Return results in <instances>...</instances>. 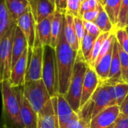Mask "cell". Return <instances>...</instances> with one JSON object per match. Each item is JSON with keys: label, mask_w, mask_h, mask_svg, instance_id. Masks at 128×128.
I'll return each mask as SVG.
<instances>
[{"label": "cell", "mask_w": 128, "mask_h": 128, "mask_svg": "<svg viewBox=\"0 0 128 128\" xmlns=\"http://www.w3.org/2000/svg\"><path fill=\"white\" fill-rule=\"evenodd\" d=\"M128 26V0H122L121 10L118 16V24L115 28L117 29L125 28Z\"/></svg>", "instance_id": "obj_29"}, {"label": "cell", "mask_w": 128, "mask_h": 128, "mask_svg": "<svg viewBox=\"0 0 128 128\" xmlns=\"http://www.w3.org/2000/svg\"><path fill=\"white\" fill-rule=\"evenodd\" d=\"M43 52L44 49L42 46H35L32 49L29 47V60L26 75V82L41 80Z\"/></svg>", "instance_id": "obj_7"}, {"label": "cell", "mask_w": 128, "mask_h": 128, "mask_svg": "<svg viewBox=\"0 0 128 128\" xmlns=\"http://www.w3.org/2000/svg\"><path fill=\"white\" fill-rule=\"evenodd\" d=\"M107 84H108V88H109V94H110L111 100H112V106L118 105L117 104V98H116V93H115V85H111V84H109V83H107Z\"/></svg>", "instance_id": "obj_41"}, {"label": "cell", "mask_w": 128, "mask_h": 128, "mask_svg": "<svg viewBox=\"0 0 128 128\" xmlns=\"http://www.w3.org/2000/svg\"><path fill=\"white\" fill-rule=\"evenodd\" d=\"M0 128H2V126L0 125Z\"/></svg>", "instance_id": "obj_48"}, {"label": "cell", "mask_w": 128, "mask_h": 128, "mask_svg": "<svg viewBox=\"0 0 128 128\" xmlns=\"http://www.w3.org/2000/svg\"><path fill=\"white\" fill-rule=\"evenodd\" d=\"M63 31L65 38L69 46L75 51L80 50V43L78 39L74 25V16L69 14H66L64 15Z\"/></svg>", "instance_id": "obj_19"}, {"label": "cell", "mask_w": 128, "mask_h": 128, "mask_svg": "<svg viewBox=\"0 0 128 128\" xmlns=\"http://www.w3.org/2000/svg\"><path fill=\"white\" fill-rule=\"evenodd\" d=\"M113 128H128V116L120 112V115L114 124Z\"/></svg>", "instance_id": "obj_39"}, {"label": "cell", "mask_w": 128, "mask_h": 128, "mask_svg": "<svg viewBox=\"0 0 128 128\" xmlns=\"http://www.w3.org/2000/svg\"><path fill=\"white\" fill-rule=\"evenodd\" d=\"M80 1H81V2H84V0H80Z\"/></svg>", "instance_id": "obj_46"}, {"label": "cell", "mask_w": 128, "mask_h": 128, "mask_svg": "<svg viewBox=\"0 0 128 128\" xmlns=\"http://www.w3.org/2000/svg\"><path fill=\"white\" fill-rule=\"evenodd\" d=\"M100 2H101V1H100ZM100 4L98 8H97L94 10H91L84 12L81 16L82 20H85V21H89V22H94L97 16H98L99 11H100Z\"/></svg>", "instance_id": "obj_38"}, {"label": "cell", "mask_w": 128, "mask_h": 128, "mask_svg": "<svg viewBox=\"0 0 128 128\" xmlns=\"http://www.w3.org/2000/svg\"><path fill=\"white\" fill-rule=\"evenodd\" d=\"M95 40H96V39L94 38H93L91 35H90L85 31L84 35V37L81 40V44H80V50H81L85 61L88 62V64L90 62L91 58L92 51H93Z\"/></svg>", "instance_id": "obj_27"}, {"label": "cell", "mask_w": 128, "mask_h": 128, "mask_svg": "<svg viewBox=\"0 0 128 128\" xmlns=\"http://www.w3.org/2000/svg\"><path fill=\"white\" fill-rule=\"evenodd\" d=\"M57 97L51 99L38 112V128H59L56 111Z\"/></svg>", "instance_id": "obj_8"}, {"label": "cell", "mask_w": 128, "mask_h": 128, "mask_svg": "<svg viewBox=\"0 0 128 128\" xmlns=\"http://www.w3.org/2000/svg\"><path fill=\"white\" fill-rule=\"evenodd\" d=\"M51 2H53L54 4V2H55V0H51Z\"/></svg>", "instance_id": "obj_45"}, {"label": "cell", "mask_w": 128, "mask_h": 128, "mask_svg": "<svg viewBox=\"0 0 128 128\" xmlns=\"http://www.w3.org/2000/svg\"><path fill=\"white\" fill-rule=\"evenodd\" d=\"M26 1H27V2H29V1H30V0H26Z\"/></svg>", "instance_id": "obj_47"}, {"label": "cell", "mask_w": 128, "mask_h": 128, "mask_svg": "<svg viewBox=\"0 0 128 128\" xmlns=\"http://www.w3.org/2000/svg\"><path fill=\"white\" fill-rule=\"evenodd\" d=\"M59 78V94L67 92L78 51L74 50L66 41L63 29L59 42L55 48Z\"/></svg>", "instance_id": "obj_2"}, {"label": "cell", "mask_w": 128, "mask_h": 128, "mask_svg": "<svg viewBox=\"0 0 128 128\" xmlns=\"http://www.w3.org/2000/svg\"><path fill=\"white\" fill-rule=\"evenodd\" d=\"M2 112L0 125L3 128H23L20 118V98L23 86L13 87L9 80L0 82Z\"/></svg>", "instance_id": "obj_1"}, {"label": "cell", "mask_w": 128, "mask_h": 128, "mask_svg": "<svg viewBox=\"0 0 128 128\" xmlns=\"http://www.w3.org/2000/svg\"><path fill=\"white\" fill-rule=\"evenodd\" d=\"M16 22L11 17L6 8L5 0H0V43L6 33Z\"/></svg>", "instance_id": "obj_24"}, {"label": "cell", "mask_w": 128, "mask_h": 128, "mask_svg": "<svg viewBox=\"0 0 128 128\" xmlns=\"http://www.w3.org/2000/svg\"><path fill=\"white\" fill-rule=\"evenodd\" d=\"M91 99L94 103L92 118L96 116L106 108L112 106V100L108 88V84L106 82H100Z\"/></svg>", "instance_id": "obj_11"}, {"label": "cell", "mask_w": 128, "mask_h": 128, "mask_svg": "<svg viewBox=\"0 0 128 128\" xmlns=\"http://www.w3.org/2000/svg\"><path fill=\"white\" fill-rule=\"evenodd\" d=\"M74 25H75V28L78 39L81 44V40L85 33V28L84 26V22H83L82 18L80 16H74Z\"/></svg>", "instance_id": "obj_37"}, {"label": "cell", "mask_w": 128, "mask_h": 128, "mask_svg": "<svg viewBox=\"0 0 128 128\" xmlns=\"http://www.w3.org/2000/svg\"><path fill=\"white\" fill-rule=\"evenodd\" d=\"M54 14L48 16L41 22L36 23V37L35 46L51 45V22Z\"/></svg>", "instance_id": "obj_17"}, {"label": "cell", "mask_w": 128, "mask_h": 128, "mask_svg": "<svg viewBox=\"0 0 128 128\" xmlns=\"http://www.w3.org/2000/svg\"><path fill=\"white\" fill-rule=\"evenodd\" d=\"M81 4V2L80 0H68L66 14H69L73 16H80L79 12Z\"/></svg>", "instance_id": "obj_34"}, {"label": "cell", "mask_w": 128, "mask_h": 128, "mask_svg": "<svg viewBox=\"0 0 128 128\" xmlns=\"http://www.w3.org/2000/svg\"><path fill=\"white\" fill-rule=\"evenodd\" d=\"M17 25L14 24L0 43V82L9 80L12 68V46Z\"/></svg>", "instance_id": "obj_6"}, {"label": "cell", "mask_w": 128, "mask_h": 128, "mask_svg": "<svg viewBox=\"0 0 128 128\" xmlns=\"http://www.w3.org/2000/svg\"><path fill=\"white\" fill-rule=\"evenodd\" d=\"M114 128V124H112V125H111L110 127H109V128Z\"/></svg>", "instance_id": "obj_43"}, {"label": "cell", "mask_w": 128, "mask_h": 128, "mask_svg": "<svg viewBox=\"0 0 128 128\" xmlns=\"http://www.w3.org/2000/svg\"><path fill=\"white\" fill-rule=\"evenodd\" d=\"M121 1L122 0H101L103 8L107 13L113 26H115V29L118 21Z\"/></svg>", "instance_id": "obj_25"}, {"label": "cell", "mask_w": 128, "mask_h": 128, "mask_svg": "<svg viewBox=\"0 0 128 128\" xmlns=\"http://www.w3.org/2000/svg\"><path fill=\"white\" fill-rule=\"evenodd\" d=\"M56 111L59 128H66L69 122L77 115L66 100L64 95L60 94L57 95L56 101Z\"/></svg>", "instance_id": "obj_15"}, {"label": "cell", "mask_w": 128, "mask_h": 128, "mask_svg": "<svg viewBox=\"0 0 128 128\" xmlns=\"http://www.w3.org/2000/svg\"><path fill=\"white\" fill-rule=\"evenodd\" d=\"M125 29H126V31H127V34H128V26L125 28Z\"/></svg>", "instance_id": "obj_44"}, {"label": "cell", "mask_w": 128, "mask_h": 128, "mask_svg": "<svg viewBox=\"0 0 128 128\" xmlns=\"http://www.w3.org/2000/svg\"><path fill=\"white\" fill-rule=\"evenodd\" d=\"M27 48L28 44L26 39L20 29L17 26L12 46V67L16 64Z\"/></svg>", "instance_id": "obj_20"}, {"label": "cell", "mask_w": 128, "mask_h": 128, "mask_svg": "<svg viewBox=\"0 0 128 128\" xmlns=\"http://www.w3.org/2000/svg\"><path fill=\"white\" fill-rule=\"evenodd\" d=\"M120 115L119 106H112L92 118L90 128H107L114 124Z\"/></svg>", "instance_id": "obj_12"}, {"label": "cell", "mask_w": 128, "mask_h": 128, "mask_svg": "<svg viewBox=\"0 0 128 128\" xmlns=\"http://www.w3.org/2000/svg\"><path fill=\"white\" fill-rule=\"evenodd\" d=\"M100 82L101 81L94 69L88 66L84 79L80 107L84 106L91 98L92 95L97 90Z\"/></svg>", "instance_id": "obj_13"}, {"label": "cell", "mask_w": 128, "mask_h": 128, "mask_svg": "<svg viewBox=\"0 0 128 128\" xmlns=\"http://www.w3.org/2000/svg\"><path fill=\"white\" fill-rule=\"evenodd\" d=\"M23 93L37 113L51 99L42 79L26 82L23 86Z\"/></svg>", "instance_id": "obj_5"}, {"label": "cell", "mask_w": 128, "mask_h": 128, "mask_svg": "<svg viewBox=\"0 0 128 128\" xmlns=\"http://www.w3.org/2000/svg\"><path fill=\"white\" fill-rule=\"evenodd\" d=\"M91 121L80 117L78 114L72 118L65 128H90Z\"/></svg>", "instance_id": "obj_32"}, {"label": "cell", "mask_w": 128, "mask_h": 128, "mask_svg": "<svg viewBox=\"0 0 128 128\" xmlns=\"http://www.w3.org/2000/svg\"><path fill=\"white\" fill-rule=\"evenodd\" d=\"M42 80L51 98L59 94V78L56 59V51L50 45L43 46Z\"/></svg>", "instance_id": "obj_4"}, {"label": "cell", "mask_w": 128, "mask_h": 128, "mask_svg": "<svg viewBox=\"0 0 128 128\" xmlns=\"http://www.w3.org/2000/svg\"><path fill=\"white\" fill-rule=\"evenodd\" d=\"M117 104L120 106L128 94V84L124 82H121L115 85Z\"/></svg>", "instance_id": "obj_31"}, {"label": "cell", "mask_w": 128, "mask_h": 128, "mask_svg": "<svg viewBox=\"0 0 128 128\" xmlns=\"http://www.w3.org/2000/svg\"><path fill=\"white\" fill-rule=\"evenodd\" d=\"M112 32H105V33H101V34L96 39L95 43H94V46L93 48V51H92V55H91V58L89 62V66L93 68L94 67L95 64V62L97 58V56L100 52V50L102 48V46L104 43V41L106 40V39L109 36V34Z\"/></svg>", "instance_id": "obj_28"}, {"label": "cell", "mask_w": 128, "mask_h": 128, "mask_svg": "<svg viewBox=\"0 0 128 128\" xmlns=\"http://www.w3.org/2000/svg\"><path fill=\"white\" fill-rule=\"evenodd\" d=\"M29 60V47L24 51L16 64L12 67L9 81L13 87L23 86L26 82V75Z\"/></svg>", "instance_id": "obj_10"}, {"label": "cell", "mask_w": 128, "mask_h": 128, "mask_svg": "<svg viewBox=\"0 0 128 128\" xmlns=\"http://www.w3.org/2000/svg\"><path fill=\"white\" fill-rule=\"evenodd\" d=\"M29 4L36 23L55 13V5L51 0H30Z\"/></svg>", "instance_id": "obj_14"}, {"label": "cell", "mask_w": 128, "mask_h": 128, "mask_svg": "<svg viewBox=\"0 0 128 128\" xmlns=\"http://www.w3.org/2000/svg\"><path fill=\"white\" fill-rule=\"evenodd\" d=\"M94 22L100 28L102 33L115 32V26H113L112 22H111L107 13L104 10L102 2H100V11H99L98 16H97L96 20H94Z\"/></svg>", "instance_id": "obj_26"}, {"label": "cell", "mask_w": 128, "mask_h": 128, "mask_svg": "<svg viewBox=\"0 0 128 128\" xmlns=\"http://www.w3.org/2000/svg\"><path fill=\"white\" fill-rule=\"evenodd\" d=\"M113 46L109 49L108 52L100 59V61L94 67V69L96 71L101 82H106L108 80L112 57Z\"/></svg>", "instance_id": "obj_22"}, {"label": "cell", "mask_w": 128, "mask_h": 128, "mask_svg": "<svg viewBox=\"0 0 128 128\" xmlns=\"http://www.w3.org/2000/svg\"><path fill=\"white\" fill-rule=\"evenodd\" d=\"M118 50L121 60V71L122 81L128 84V54L118 44Z\"/></svg>", "instance_id": "obj_30"}, {"label": "cell", "mask_w": 128, "mask_h": 128, "mask_svg": "<svg viewBox=\"0 0 128 128\" xmlns=\"http://www.w3.org/2000/svg\"><path fill=\"white\" fill-rule=\"evenodd\" d=\"M115 38L118 44L128 54V34L125 28L117 29L115 32Z\"/></svg>", "instance_id": "obj_33"}, {"label": "cell", "mask_w": 128, "mask_h": 128, "mask_svg": "<svg viewBox=\"0 0 128 128\" xmlns=\"http://www.w3.org/2000/svg\"><path fill=\"white\" fill-rule=\"evenodd\" d=\"M83 22H84L85 31L93 38L97 39L101 34L102 32L100 31V28L96 25L94 22H89V21L83 20Z\"/></svg>", "instance_id": "obj_35"}, {"label": "cell", "mask_w": 128, "mask_h": 128, "mask_svg": "<svg viewBox=\"0 0 128 128\" xmlns=\"http://www.w3.org/2000/svg\"><path fill=\"white\" fill-rule=\"evenodd\" d=\"M120 112L124 116H128V94L126 98L124 100V101L121 103V104L119 106Z\"/></svg>", "instance_id": "obj_42"}, {"label": "cell", "mask_w": 128, "mask_h": 128, "mask_svg": "<svg viewBox=\"0 0 128 128\" xmlns=\"http://www.w3.org/2000/svg\"><path fill=\"white\" fill-rule=\"evenodd\" d=\"M101 0H84L81 2L79 15L80 16L86 11L94 10L99 7Z\"/></svg>", "instance_id": "obj_36"}, {"label": "cell", "mask_w": 128, "mask_h": 128, "mask_svg": "<svg viewBox=\"0 0 128 128\" xmlns=\"http://www.w3.org/2000/svg\"><path fill=\"white\" fill-rule=\"evenodd\" d=\"M64 15L65 14L57 12L54 14V17L51 22V42L50 46L54 49L59 42L62 31L63 29Z\"/></svg>", "instance_id": "obj_23"}, {"label": "cell", "mask_w": 128, "mask_h": 128, "mask_svg": "<svg viewBox=\"0 0 128 128\" xmlns=\"http://www.w3.org/2000/svg\"><path fill=\"white\" fill-rule=\"evenodd\" d=\"M67 2L68 0H55V12L66 14L67 10Z\"/></svg>", "instance_id": "obj_40"}, {"label": "cell", "mask_w": 128, "mask_h": 128, "mask_svg": "<svg viewBox=\"0 0 128 128\" xmlns=\"http://www.w3.org/2000/svg\"><path fill=\"white\" fill-rule=\"evenodd\" d=\"M5 3L11 17L15 22L30 8L26 0H5Z\"/></svg>", "instance_id": "obj_21"}, {"label": "cell", "mask_w": 128, "mask_h": 128, "mask_svg": "<svg viewBox=\"0 0 128 128\" xmlns=\"http://www.w3.org/2000/svg\"><path fill=\"white\" fill-rule=\"evenodd\" d=\"M89 64L85 61L81 50H78L69 89L64 95L73 111L78 113L81 106V98L84 76Z\"/></svg>", "instance_id": "obj_3"}, {"label": "cell", "mask_w": 128, "mask_h": 128, "mask_svg": "<svg viewBox=\"0 0 128 128\" xmlns=\"http://www.w3.org/2000/svg\"><path fill=\"white\" fill-rule=\"evenodd\" d=\"M20 118L23 128H38V113L33 110L22 92L20 98Z\"/></svg>", "instance_id": "obj_16"}, {"label": "cell", "mask_w": 128, "mask_h": 128, "mask_svg": "<svg viewBox=\"0 0 128 128\" xmlns=\"http://www.w3.org/2000/svg\"><path fill=\"white\" fill-rule=\"evenodd\" d=\"M16 25L24 34L28 44V47L32 49L35 46L36 37V21L30 8L17 20Z\"/></svg>", "instance_id": "obj_9"}, {"label": "cell", "mask_w": 128, "mask_h": 128, "mask_svg": "<svg viewBox=\"0 0 128 128\" xmlns=\"http://www.w3.org/2000/svg\"><path fill=\"white\" fill-rule=\"evenodd\" d=\"M123 82L121 79V60H120V55L118 50V43L117 39L115 38L112 50V57L110 66V71L109 74L108 80L106 82L115 85L118 82Z\"/></svg>", "instance_id": "obj_18"}]
</instances>
